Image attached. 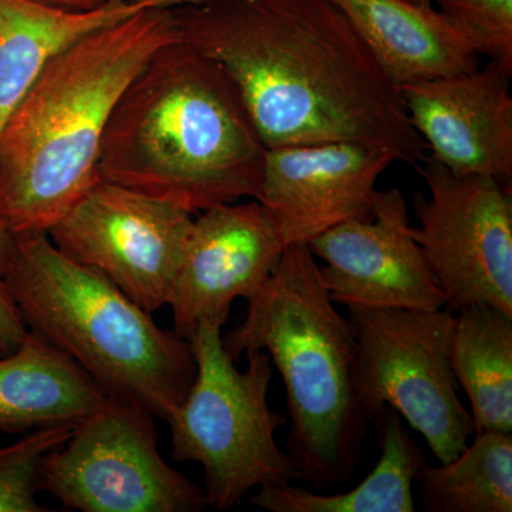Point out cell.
<instances>
[{"label": "cell", "instance_id": "6da1fadb", "mask_svg": "<svg viewBox=\"0 0 512 512\" xmlns=\"http://www.w3.org/2000/svg\"><path fill=\"white\" fill-rule=\"evenodd\" d=\"M181 42L220 64L266 148L353 143L426 160L399 86L332 0H201Z\"/></svg>", "mask_w": 512, "mask_h": 512}, {"label": "cell", "instance_id": "7a4b0ae2", "mask_svg": "<svg viewBox=\"0 0 512 512\" xmlns=\"http://www.w3.org/2000/svg\"><path fill=\"white\" fill-rule=\"evenodd\" d=\"M265 154L228 74L178 39L158 50L114 106L99 177L198 215L256 200Z\"/></svg>", "mask_w": 512, "mask_h": 512}, {"label": "cell", "instance_id": "3957f363", "mask_svg": "<svg viewBox=\"0 0 512 512\" xmlns=\"http://www.w3.org/2000/svg\"><path fill=\"white\" fill-rule=\"evenodd\" d=\"M180 39L174 8H151L53 57L0 133V221L47 234L99 177L114 106L158 50Z\"/></svg>", "mask_w": 512, "mask_h": 512}, {"label": "cell", "instance_id": "277c9868", "mask_svg": "<svg viewBox=\"0 0 512 512\" xmlns=\"http://www.w3.org/2000/svg\"><path fill=\"white\" fill-rule=\"evenodd\" d=\"M222 343L237 363L255 350L271 357L291 417L286 453L302 478L319 490L349 481L370 423L357 389V342L308 244L284 249L268 284Z\"/></svg>", "mask_w": 512, "mask_h": 512}, {"label": "cell", "instance_id": "5b68a950", "mask_svg": "<svg viewBox=\"0 0 512 512\" xmlns=\"http://www.w3.org/2000/svg\"><path fill=\"white\" fill-rule=\"evenodd\" d=\"M16 238L3 279L30 332L76 360L113 399L167 421L197 373L190 342L158 326L106 276L67 258L47 234Z\"/></svg>", "mask_w": 512, "mask_h": 512}, {"label": "cell", "instance_id": "8992f818", "mask_svg": "<svg viewBox=\"0 0 512 512\" xmlns=\"http://www.w3.org/2000/svg\"><path fill=\"white\" fill-rule=\"evenodd\" d=\"M221 326L201 325L190 342L197 373L187 396L171 413V456L204 470L208 504L227 511L268 484L301 480V468L276 444V430L288 424L268 403L274 376L264 350L237 362L222 343Z\"/></svg>", "mask_w": 512, "mask_h": 512}, {"label": "cell", "instance_id": "52a82bcc", "mask_svg": "<svg viewBox=\"0 0 512 512\" xmlns=\"http://www.w3.org/2000/svg\"><path fill=\"white\" fill-rule=\"evenodd\" d=\"M357 342V389L367 419L384 407L419 431L440 464L474 436L473 417L458 397L450 366V311L349 309Z\"/></svg>", "mask_w": 512, "mask_h": 512}, {"label": "cell", "instance_id": "ba28073f", "mask_svg": "<svg viewBox=\"0 0 512 512\" xmlns=\"http://www.w3.org/2000/svg\"><path fill=\"white\" fill-rule=\"evenodd\" d=\"M146 410L109 397L47 454L42 491L80 512H200L204 488L171 467Z\"/></svg>", "mask_w": 512, "mask_h": 512}, {"label": "cell", "instance_id": "9c48e42d", "mask_svg": "<svg viewBox=\"0 0 512 512\" xmlns=\"http://www.w3.org/2000/svg\"><path fill=\"white\" fill-rule=\"evenodd\" d=\"M417 171L429 195L413 194V238L457 312L488 305L512 318V195L483 175L451 173L433 158Z\"/></svg>", "mask_w": 512, "mask_h": 512}, {"label": "cell", "instance_id": "30bf717a", "mask_svg": "<svg viewBox=\"0 0 512 512\" xmlns=\"http://www.w3.org/2000/svg\"><path fill=\"white\" fill-rule=\"evenodd\" d=\"M192 222L190 212L100 178L47 237L153 313L170 303Z\"/></svg>", "mask_w": 512, "mask_h": 512}, {"label": "cell", "instance_id": "8fae6325", "mask_svg": "<svg viewBox=\"0 0 512 512\" xmlns=\"http://www.w3.org/2000/svg\"><path fill=\"white\" fill-rule=\"evenodd\" d=\"M369 220H352L309 242L330 298L353 308L436 311L443 289L412 235L407 202L397 188L376 191Z\"/></svg>", "mask_w": 512, "mask_h": 512}, {"label": "cell", "instance_id": "7c38bea8", "mask_svg": "<svg viewBox=\"0 0 512 512\" xmlns=\"http://www.w3.org/2000/svg\"><path fill=\"white\" fill-rule=\"evenodd\" d=\"M284 249L256 200L217 205L198 214L168 303L174 332L190 340L205 323L224 328L235 299L251 301L262 291Z\"/></svg>", "mask_w": 512, "mask_h": 512}, {"label": "cell", "instance_id": "4fadbf2b", "mask_svg": "<svg viewBox=\"0 0 512 512\" xmlns=\"http://www.w3.org/2000/svg\"><path fill=\"white\" fill-rule=\"evenodd\" d=\"M393 156L353 143L266 148L262 205L284 247L352 220L373 217L377 180Z\"/></svg>", "mask_w": 512, "mask_h": 512}, {"label": "cell", "instance_id": "5bb4252c", "mask_svg": "<svg viewBox=\"0 0 512 512\" xmlns=\"http://www.w3.org/2000/svg\"><path fill=\"white\" fill-rule=\"evenodd\" d=\"M510 76L484 69L400 86L413 127L451 173L512 184Z\"/></svg>", "mask_w": 512, "mask_h": 512}, {"label": "cell", "instance_id": "9a60e30c", "mask_svg": "<svg viewBox=\"0 0 512 512\" xmlns=\"http://www.w3.org/2000/svg\"><path fill=\"white\" fill-rule=\"evenodd\" d=\"M201 0H107L92 10H67L35 0H0V133L43 67L97 30L151 8Z\"/></svg>", "mask_w": 512, "mask_h": 512}, {"label": "cell", "instance_id": "2e32d148", "mask_svg": "<svg viewBox=\"0 0 512 512\" xmlns=\"http://www.w3.org/2000/svg\"><path fill=\"white\" fill-rule=\"evenodd\" d=\"M397 86L478 69L470 43L436 6L409 0H332Z\"/></svg>", "mask_w": 512, "mask_h": 512}, {"label": "cell", "instance_id": "e0dca14e", "mask_svg": "<svg viewBox=\"0 0 512 512\" xmlns=\"http://www.w3.org/2000/svg\"><path fill=\"white\" fill-rule=\"evenodd\" d=\"M109 397L76 360L30 330L18 349L0 356V431L5 433L77 426Z\"/></svg>", "mask_w": 512, "mask_h": 512}, {"label": "cell", "instance_id": "ac0fdd59", "mask_svg": "<svg viewBox=\"0 0 512 512\" xmlns=\"http://www.w3.org/2000/svg\"><path fill=\"white\" fill-rule=\"evenodd\" d=\"M380 458L376 467L348 493L320 495L292 483L268 484L251 498L272 512H413V485L426 464L402 417L390 407L377 414Z\"/></svg>", "mask_w": 512, "mask_h": 512}, {"label": "cell", "instance_id": "d6986e66", "mask_svg": "<svg viewBox=\"0 0 512 512\" xmlns=\"http://www.w3.org/2000/svg\"><path fill=\"white\" fill-rule=\"evenodd\" d=\"M450 366L470 400L476 433L512 434V318L493 306L454 315Z\"/></svg>", "mask_w": 512, "mask_h": 512}, {"label": "cell", "instance_id": "ffe728a7", "mask_svg": "<svg viewBox=\"0 0 512 512\" xmlns=\"http://www.w3.org/2000/svg\"><path fill=\"white\" fill-rule=\"evenodd\" d=\"M421 507L427 512H511L512 434L474 433L450 463L424 464Z\"/></svg>", "mask_w": 512, "mask_h": 512}, {"label": "cell", "instance_id": "44dd1931", "mask_svg": "<svg viewBox=\"0 0 512 512\" xmlns=\"http://www.w3.org/2000/svg\"><path fill=\"white\" fill-rule=\"evenodd\" d=\"M73 429L55 426L29 431L23 439L0 448V512L50 511L37 501L43 461L69 440Z\"/></svg>", "mask_w": 512, "mask_h": 512}, {"label": "cell", "instance_id": "7402d4cb", "mask_svg": "<svg viewBox=\"0 0 512 512\" xmlns=\"http://www.w3.org/2000/svg\"><path fill=\"white\" fill-rule=\"evenodd\" d=\"M478 57L512 74V0H433Z\"/></svg>", "mask_w": 512, "mask_h": 512}, {"label": "cell", "instance_id": "603a6c76", "mask_svg": "<svg viewBox=\"0 0 512 512\" xmlns=\"http://www.w3.org/2000/svg\"><path fill=\"white\" fill-rule=\"evenodd\" d=\"M29 329L10 295L5 279L0 278V356L19 348Z\"/></svg>", "mask_w": 512, "mask_h": 512}, {"label": "cell", "instance_id": "cb8c5ba5", "mask_svg": "<svg viewBox=\"0 0 512 512\" xmlns=\"http://www.w3.org/2000/svg\"><path fill=\"white\" fill-rule=\"evenodd\" d=\"M35 2L67 10H92L104 5L107 0H35Z\"/></svg>", "mask_w": 512, "mask_h": 512}, {"label": "cell", "instance_id": "d4e9b609", "mask_svg": "<svg viewBox=\"0 0 512 512\" xmlns=\"http://www.w3.org/2000/svg\"><path fill=\"white\" fill-rule=\"evenodd\" d=\"M409 2L416 3V5H421V6L433 5V0H409Z\"/></svg>", "mask_w": 512, "mask_h": 512}]
</instances>
